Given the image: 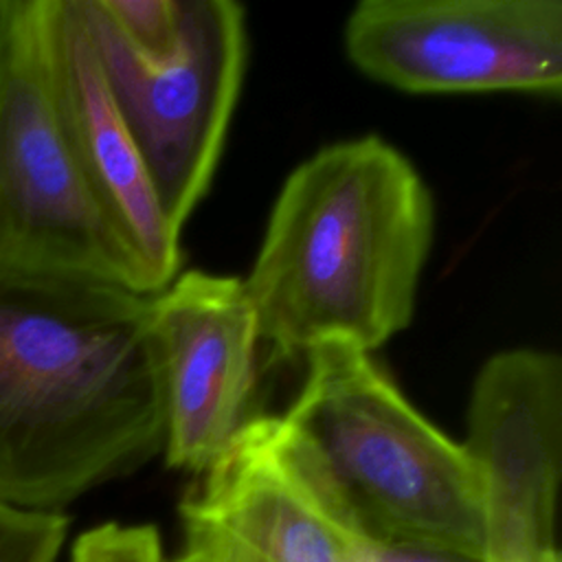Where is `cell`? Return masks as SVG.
I'll return each instance as SVG.
<instances>
[{
    "label": "cell",
    "instance_id": "6da1fadb",
    "mask_svg": "<svg viewBox=\"0 0 562 562\" xmlns=\"http://www.w3.org/2000/svg\"><path fill=\"white\" fill-rule=\"evenodd\" d=\"M162 448L151 294L0 263V501L61 512Z\"/></svg>",
    "mask_w": 562,
    "mask_h": 562
},
{
    "label": "cell",
    "instance_id": "7a4b0ae2",
    "mask_svg": "<svg viewBox=\"0 0 562 562\" xmlns=\"http://www.w3.org/2000/svg\"><path fill=\"white\" fill-rule=\"evenodd\" d=\"M432 237L430 189L384 138L364 134L305 158L241 279L270 358L389 342L413 321Z\"/></svg>",
    "mask_w": 562,
    "mask_h": 562
},
{
    "label": "cell",
    "instance_id": "3957f363",
    "mask_svg": "<svg viewBox=\"0 0 562 562\" xmlns=\"http://www.w3.org/2000/svg\"><path fill=\"white\" fill-rule=\"evenodd\" d=\"M305 360L281 419L360 527L487 560L483 476L463 441L422 415L369 351L323 342Z\"/></svg>",
    "mask_w": 562,
    "mask_h": 562
},
{
    "label": "cell",
    "instance_id": "277c9868",
    "mask_svg": "<svg viewBox=\"0 0 562 562\" xmlns=\"http://www.w3.org/2000/svg\"><path fill=\"white\" fill-rule=\"evenodd\" d=\"M57 0H0V263L140 290L75 154L55 77Z\"/></svg>",
    "mask_w": 562,
    "mask_h": 562
},
{
    "label": "cell",
    "instance_id": "5b68a950",
    "mask_svg": "<svg viewBox=\"0 0 562 562\" xmlns=\"http://www.w3.org/2000/svg\"><path fill=\"white\" fill-rule=\"evenodd\" d=\"M116 110L176 233L206 195L244 81L248 37L235 0H184L178 48L136 55L97 0H77Z\"/></svg>",
    "mask_w": 562,
    "mask_h": 562
},
{
    "label": "cell",
    "instance_id": "8992f818",
    "mask_svg": "<svg viewBox=\"0 0 562 562\" xmlns=\"http://www.w3.org/2000/svg\"><path fill=\"white\" fill-rule=\"evenodd\" d=\"M345 53L373 81L404 92L562 94L558 0H362Z\"/></svg>",
    "mask_w": 562,
    "mask_h": 562
},
{
    "label": "cell",
    "instance_id": "52a82bcc",
    "mask_svg": "<svg viewBox=\"0 0 562 562\" xmlns=\"http://www.w3.org/2000/svg\"><path fill=\"white\" fill-rule=\"evenodd\" d=\"M165 562H371V540L281 415L259 413L180 503Z\"/></svg>",
    "mask_w": 562,
    "mask_h": 562
},
{
    "label": "cell",
    "instance_id": "ba28073f",
    "mask_svg": "<svg viewBox=\"0 0 562 562\" xmlns=\"http://www.w3.org/2000/svg\"><path fill=\"white\" fill-rule=\"evenodd\" d=\"M169 468L206 472L259 415V325L239 277L180 272L151 294Z\"/></svg>",
    "mask_w": 562,
    "mask_h": 562
},
{
    "label": "cell",
    "instance_id": "9c48e42d",
    "mask_svg": "<svg viewBox=\"0 0 562 562\" xmlns=\"http://www.w3.org/2000/svg\"><path fill=\"white\" fill-rule=\"evenodd\" d=\"M463 446L483 476L487 560L525 562L558 551L560 356L514 347L487 358L472 384Z\"/></svg>",
    "mask_w": 562,
    "mask_h": 562
},
{
    "label": "cell",
    "instance_id": "30bf717a",
    "mask_svg": "<svg viewBox=\"0 0 562 562\" xmlns=\"http://www.w3.org/2000/svg\"><path fill=\"white\" fill-rule=\"evenodd\" d=\"M53 44L57 92L81 171L140 290L158 294L180 274V233L167 222L116 110L77 0H57Z\"/></svg>",
    "mask_w": 562,
    "mask_h": 562
},
{
    "label": "cell",
    "instance_id": "8fae6325",
    "mask_svg": "<svg viewBox=\"0 0 562 562\" xmlns=\"http://www.w3.org/2000/svg\"><path fill=\"white\" fill-rule=\"evenodd\" d=\"M121 40L145 59L169 57L184 26V0H97Z\"/></svg>",
    "mask_w": 562,
    "mask_h": 562
},
{
    "label": "cell",
    "instance_id": "7c38bea8",
    "mask_svg": "<svg viewBox=\"0 0 562 562\" xmlns=\"http://www.w3.org/2000/svg\"><path fill=\"white\" fill-rule=\"evenodd\" d=\"M70 520L64 512H33L0 501V562H59Z\"/></svg>",
    "mask_w": 562,
    "mask_h": 562
},
{
    "label": "cell",
    "instance_id": "4fadbf2b",
    "mask_svg": "<svg viewBox=\"0 0 562 562\" xmlns=\"http://www.w3.org/2000/svg\"><path fill=\"white\" fill-rule=\"evenodd\" d=\"M162 540L154 525L103 522L81 531L68 562H165Z\"/></svg>",
    "mask_w": 562,
    "mask_h": 562
},
{
    "label": "cell",
    "instance_id": "5bb4252c",
    "mask_svg": "<svg viewBox=\"0 0 562 562\" xmlns=\"http://www.w3.org/2000/svg\"><path fill=\"white\" fill-rule=\"evenodd\" d=\"M525 562H560V553H558V551H551V553H544V555L525 560Z\"/></svg>",
    "mask_w": 562,
    "mask_h": 562
}]
</instances>
